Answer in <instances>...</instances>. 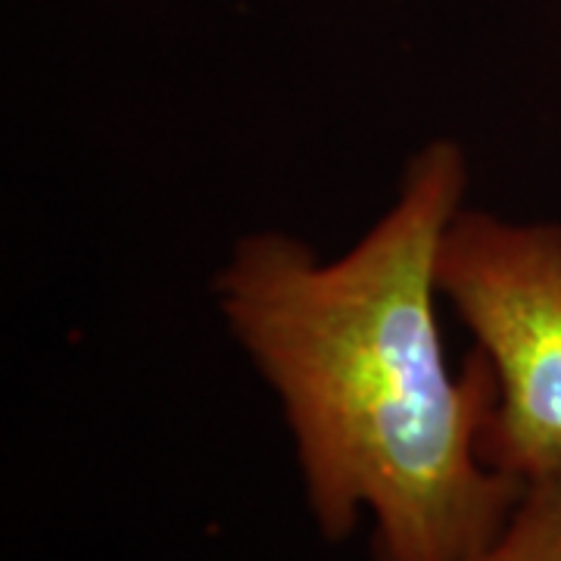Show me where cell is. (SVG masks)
<instances>
[{
    "label": "cell",
    "instance_id": "1",
    "mask_svg": "<svg viewBox=\"0 0 561 561\" xmlns=\"http://www.w3.org/2000/svg\"><path fill=\"white\" fill-rule=\"evenodd\" d=\"M465 191L459 140H427L390 209L337 260L253 231L213 280L278 400L319 534L346 540L365 515L375 561H471L524 493L483 456L490 365L474 350L453 371L437 319V256Z\"/></svg>",
    "mask_w": 561,
    "mask_h": 561
},
{
    "label": "cell",
    "instance_id": "2",
    "mask_svg": "<svg viewBox=\"0 0 561 561\" xmlns=\"http://www.w3.org/2000/svg\"><path fill=\"white\" fill-rule=\"evenodd\" d=\"M443 302L478 341L496 400L483 456L515 483L561 468V221L461 206L437 256Z\"/></svg>",
    "mask_w": 561,
    "mask_h": 561
},
{
    "label": "cell",
    "instance_id": "3",
    "mask_svg": "<svg viewBox=\"0 0 561 561\" xmlns=\"http://www.w3.org/2000/svg\"><path fill=\"white\" fill-rule=\"evenodd\" d=\"M471 561H561V468L524 486L508 522Z\"/></svg>",
    "mask_w": 561,
    "mask_h": 561
}]
</instances>
